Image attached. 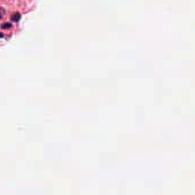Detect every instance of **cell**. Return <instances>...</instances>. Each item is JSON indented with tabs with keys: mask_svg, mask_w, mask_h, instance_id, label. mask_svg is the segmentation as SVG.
Returning <instances> with one entry per match:
<instances>
[{
	"mask_svg": "<svg viewBox=\"0 0 195 195\" xmlns=\"http://www.w3.org/2000/svg\"><path fill=\"white\" fill-rule=\"evenodd\" d=\"M21 16L19 13H15L11 16V20L13 21L17 22L20 19Z\"/></svg>",
	"mask_w": 195,
	"mask_h": 195,
	"instance_id": "6da1fadb",
	"label": "cell"
},
{
	"mask_svg": "<svg viewBox=\"0 0 195 195\" xmlns=\"http://www.w3.org/2000/svg\"><path fill=\"white\" fill-rule=\"evenodd\" d=\"M12 26V25H11L10 23H5V24H3L2 25L1 28L2 29H7L10 28Z\"/></svg>",
	"mask_w": 195,
	"mask_h": 195,
	"instance_id": "7a4b0ae2",
	"label": "cell"
}]
</instances>
